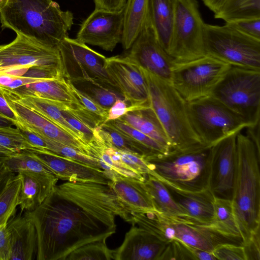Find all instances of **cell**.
Here are the masks:
<instances>
[{
	"instance_id": "cell-1",
	"label": "cell",
	"mask_w": 260,
	"mask_h": 260,
	"mask_svg": "<svg viewBox=\"0 0 260 260\" xmlns=\"http://www.w3.org/2000/svg\"><path fill=\"white\" fill-rule=\"evenodd\" d=\"M25 214L36 230L38 260H66L74 250L115 234L117 216L128 220L109 183L93 181L56 185L37 208Z\"/></svg>"
},
{
	"instance_id": "cell-2",
	"label": "cell",
	"mask_w": 260,
	"mask_h": 260,
	"mask_svg": "<svg viewBox=\"0 0 260 260\" xmlns=\"http://www.w3.org/2000/svg\"><path fill=\"white\" fill-rule=\"evenodd\" d=\"M74 16L53 0H9L0 11L2 28L57 47L68 37Z\"/></svg>"
},
{
	"instance_id": "cell-3",
	"label": "cell",
	"mask_w": 260,
	"mask_h": 260,
	"mask_svg": "<svg viewBox=\"0 0 260 260\" xmlns=\"http://www.w3.org/2000/svg\"><path fill=\"white\" fill-rule=\"evenodd\" d=\"M236 146L231 201L244 243L260 229V155L250 139L241 132L237 134Z\"/></svg>"
},
{
	"instance_id": "cell-4",
	"label": "cell",
	"mask_w": 260,
	"mask_h": 260,
	"mask_svg": "<svg viewBox=\"0 0 260 260\" xmlns=\"http://www.w3.org/2000/svg\"><path fill=\"white\" fill-rule=\"evenodd\" d=\"M212 146L203 144L144 158L150 174L165 184L183 191H199L209 188Z\"/></svg>"
},
{
	"instance_id": "cell-5",
	"label": "cell",
	"mask_w": 260,
	"mask_h": 260,
	"mask_svg": "<svg viewBox=\"0 0 260 260\" xmlns=\"http://www.w3.org/2000/svg\"><path fill=\"white\" fill-rule=\"evenodd\" d=\"M140 69L147 84L150 106L166 133L171 150L203 144L192 126L187 102L169 81Z\"/></svg>"
},
{
	"instance_id": "cell-6",
	"label": "cell",
	"mask_w": 260,
	"mask_h": 260,
	"mask_svg": "<svg viewBox=\"0 0 260 260\" xmlns=\"http://www.w3.org/2000/svg\"><path fill=\"white\" fill-rule=\"evenodd\" d=\"M211 95L250 126L260 121V70L231 66Z\"/></svg>"
},
{
	"instance_id": "cell-7",
	"label": "cell",
	"mask_w": 260,
	"mask_h": 260,
	"mask_svg": "<svg viewBox=\"0 0 260 260\" xmlns=\"http://www.w3.org/2000/svg\"><path fill=\"white\" fill-rule=\"evenodd\" d=\"M192 126L205 145L211 147L250 124L212 95L187 103Z\"/></svg>"
},
{
	"instance_id": "cell-8",
	"label": "cell",
	"mask_w": 260,
	"mask_h": 260,
	"mask_svg": "<svg viewBox=\"0 0 260 260\" xmlns=\"http://www.w3.org/2000/svg\"><path fill=\"white\" fill-rule=\"evenodd\" d=\"M206 55L231 66L260 70V40L244 34L228 23H205Z\"/></svg>"
},
{
	"instance_id": "cell-9",
	"label": "cell",
	"mask_w": 260,
	"mask_h": 260,
	"mask_svg": "<svg viewBox=\"0 0 260 260\" xmlns=\"http://www.w3.org/2000/svg\"><path fill=\"white\" fill-rule=\"evenodd\" d=\"M231 65L206 55L185 62H175L170 83L187 103L210 95Z\"/></svg>"
},
{
	"instance_id": "cell-10",
	"label": "cell",
	"mask_w": 260,
	"mask_h": 260,
	"mask_svg": "<svg viewBox=\"0 0 260 260\" xmlns=\"http://www.w3.org/2000/svg\"><path fill=\"white\" fill-rule=\"evenodd\" d=\"M204 25L197 0H175L174 20L168 53L175 62L206 55Z\"/></svg>"
},
{
	"instance_id": "cell-11",
	"label": "cell",
	"mask_w": 260,
	"mask_h": 260,
	"mask_svg": "<svg viewBox=\"0 0 260 260\" xmlns=\"http://www.w3.org/2000/svg\"><path fill=\"white\" fill-rule=\"evenodd\" d=\"M57 47L61 57L64 78L72 82H99L117 90L104 68L105 56L86 44L69 37L64 38Z\"/></svg>"
},
{
	"instance_id": "cell-12",
	"label": "cell",
	"mask_w": 260,
	"mask_h": 260,
	"mask_svg": "<svg viewBox=\"0 0 260 260\" xmlns=\"http://www.w3.org/2000/svg\"><path fill=\"white\" fill-rule=\"evenodd\" d=\"M163 240H179L190 246L211 252L220 244L243 243L220 232L213 223L198 220L187 215H171L161 213Z\"/></svg>"
},
{
	"instance_id": "cell-13",
	"label": "cell",
	"mask_w": 260,
	"mask_h": 260,
	"mask_svg": "<svg viewBox=\"0 0 260 260\" xmlns=\"http://www.w3.org/2000/svg\"><path fill=\"white\" fill-rule=\"evenodd\" d=\"M28 66L57 69L63 72L57 47L20 34H17L10 43L1 46L0 72L11 68Z\"/></svg>"
},
{
	"instance_id": "cell-14",
	"label": "cell",
	"mask_w": 260,
	"mask_h": 260,
	"mask_svg": "<svg viewBox=\"0 0 260 260\" xmlns=\"http://www.w3.org/2000/svg\"><path fill=\"white\" fill-rule=\"evenodd\" d=\"M104 68L115 88L137 109L149 107L147 84L140 66L127 55L106 58Z\"/></svg>"
},
{
	"instance_id": "cell-15",
	"label": "cell",
	"mask_w": 260,
	"mask_h": 260,
	"mask_svg": "<svg viewBox=\"0 0 260 260\" xmlns=\"http://www.w3.org/2000/svg\"><path fill=\"white\" fill-rule=\"evenodd\" d=\"M123 9L111 11L95 8L81 24L76 39L84 44L113 51L117 45L121 43Z\"/></svg>"
},
{
	"instance_id": "cell-16",
	"label": "cell",
	"mask_w": 260,
	"mask_h": 260,
	"mask_svg": "<svg viewBox=\"0 0 260 260\" xmlns=\"http://www.w3.org/2000/svg\"><path fill=\"white\" fill-rule=\"evenodd\" d=\"M127 54L140 67L170 83L173 59L158 42L148 15Z\"/></svg>"
},
{
	"instance_id": "cell-17",
	"label": "cell",
	"mask_w": 260,
	"mask_h": 260,
	"mask_svg": "<svg viewBox=\"0 0 260 260\" xmlns=\"http://www.w3.org/2000/svg\"><path fill=\"white\" fill-rule=\"evenodd\" d=\"M232 135L212 146L209 188L216 198L231 200L236 164V136Z\"/></svg>"
},
{
	"instance_id": "cell-18",
	"label": "cell",
	"mask_w": 260,
	"mask_h": 260,
	"mask_svg": "<svg viewBox=\"0 0 260 260\" xmlns=\"http://www.w3.org/2000/svg\"><path fill=\"white\" fill-rule=\"evenodd\" d=\"M48 168L58 179L67 181H93L109 184L111 180L101 169L57 154L47 149H25Z\"/></svg>"
},
{
	"instance_id": "cell-19",
	"label": "cell",
	"mask_w": 260,
	"mask_h": 260,
	"mask_svg": "<svg viewBox=\"0 0 260 260\" xmlns=\"http://www.w3.org/2000/svg\"><path fill=\"white\" fill-rule=\"evenodd\" d=\"M168 243L144 229L132 225L123 242L114 249L115 260H160Z\"/></svg>"
},
{
	"instance_id": "cell-20",
	"label": "cell",
	"mask_w": 260,
	"mask_h": 260,
	"mask_svg": "<svg viewBox=\"0 0 260 260\" xmlns=\"http://www.w3.org/2000/svg\"><path fill=\"white\" fill-rule=\"evenodd\" d=\"M109 184L128 215L127 222L132 213L156 210L144 181L118 175L111 180Z\"/></svg>"
},
{
	"instance_id": "cell-21",
	"label": "cell",
	"mask_w": 260,
	"mask_h": 260,
	"mask_svg": "<svg viewBox=\"0 0 260 260\" xmlns=\"http://www.w3.org/2000/svg\"><path fill=\"white\" fill-rule=\"evenodd\" d=\"M20 179L19 205L21 212L37 208L56 185L58 178L51 174L32 172L18 173Z\"/></svg>"
},
{
	"instance_id": "cell-22",
	"label": "cell",
	"mask_w": 260,
	"mask_h": 260,
	"mask_svg": "<svg viewBox=\"0 0 260 260\" xmlns=\"http://www.w3.org/2000/svg\"><path fill=\"white\" fill-rule=\"evenodd\" d=\"M11 239L10 260H31L37 252V232L31 219L25 213L8 221Z\"/></svg>"
},
{
	"instance_id": "cell-23",
	"label": "cell",
	"mask_w": 260,
	"mask_h": 260,
	"mask_svg": "<svg viewBox=\"0 0 260 260\" xmlns=\"http://www.w3.org/2000/svg\"><path fill=\"white\" fill-rule=\"evenodd\" d=\"M166 185L187 215L202 222H213L215 197L210 188L199 191H186Z\"/></svg>"
},
{
	"instance_id": "cell-24",
	"label": "cell",
	"mask_w": 260,
	"mask_h": 260,
	"mask_svg": "<svg viewBox=\"0 0 260 260\" xmlns=\"http://www.w3.org/2000/svg\"><path fill=\"white\" fill-rule=\"evenodd\" d=\"M6 90L16 96H35L58 102L81 104L70 90L64 77L43 80Z\"/></svg>"
},
{
	"instance_id": "cell-25",
	"label": "cell",
	"mask_w": 260,
	"mask_h": 260,
	"mask_svg": "<svg viewBox=\"0 0 260 260\" xmlns=\"http://www.w3.org/2000/svg\"><path fill=\"white\" fill-rule=\"evenodd\" d=\"M175 0H149L148 18L156 38L167 52L171 43Z\"/></svg>"
},
{
	"instance_id": "cell-26",
	"label": "cell",
	"mask_w": 260,
	"mask_h": 260,
	"mask_svg": "<svg viewBox=\"0 0 260 260\" xmlns=\"http://www.w3.org/2000/svg\"><path fill=\"white\" fill-rule=\"evenodd\" d=\"M171 150V143L150 106L126 113L119 119Z\"/></svg>"
},
{
	"instance_id": "cell-27",
	"label": "cell",
	"mask_w": 260,
	"mask_h": 260,
	"mask_svg": "<svg viewBox=\"0 0 260 260\" xmlns=\"http://www.w3.org/2000/svg\"><path fill=\"white\" fill-rule=\"evenodd\" d=\"M149 0H127L123 9L121 44L125 50L131 47L143 29L148 15Z\"/></svg>"
},
{
	"instance_id": "cell-28",
	"label": "cell",
	"mask_w": 260,
	"mask_h": 260,
	"mask_svg": "<svg viewBox=\"0 0 260 260\" xmlns=\"http://www.w3.org/2000/svg\"><path fill=\"white\" fill-rule=\"evenodd\" d=\"M3 89L16 101L35 111L67 134L86 144L84 142L83 137L80 133L73 128L65 119L61 110L54 101L35 96H16L7 90Z\"/></svg>"
},
{
	"instance_id": "cell-29",
	"label": "cell",
	"mask_w": 260,
	"mask_h": 260,
	"mask_svg": "<svg viewBox=\"0 0 260 260\" xmlns=\"http://www.w3.org/2000/svg\"><path fill=\"white\" fill-rule=\"evenodd\" d=\"M95 131L107 147L135 153L143 157L158 155L146 146L105 123L97 127Z\"/></svg>"
},
{
	"instance_id": "cell-30",
	"label": "cell",
	"mask_w": 260,
	"mask_h": 260,
	"mask_svg": "<svg viewBox=\"0 0 260 260\" xmlns=\"http://www.w3.org/2000/svg\"><path fill=\"white\" fill-rule=\"evenodd\" d=\"M144 183L156 210L171 215H187L173 199L166 184L160 180L148 174L145 176Z\"/></svg>"
},
{
	"instance_id": "cell-31",
	"label": "cell",
	"mask_w": 260,
	"mask_h": 260,
	"mask_svg": "<svg viewBox=\"0 0 260 260\" xmlns=\"http://www.w3.org/2000/svg\"><path fill=\"white\" fill-rule=\"evenodd\" d=\"M214 17L226 23L260 19V0H226Z\"/></svg>"
},
{
	"instance_id": "cell-32",
	"label": "cell",
	"mask_w": 260,
	"mask_h": 260,
	"mask_svg": "<svg viewBox=\"0 0 260 260\" xmlns=\"http://www.w3.org/2000/svg\"><path fill=\"white\" fill-rule=\"evenodd\" d=\"M213 222L220 232L238 240L243 244L231 200L215 197L214 218Z\"/></svg>"
},
{
	"instance_id": "cell-33",
	"label": "cell",
	"mask_w": 260,
	"mask_h": 260,
	"mask_svg": "<svg viewBox=\"0 0 260 260\" xmlns=\"http://www.w3.org/2000/svg\"><path fill=\"white\" fill-rule=\"evenodd\" d=\"M0 158L7 169L14 173L25 171L54 175L48 168L25 150L0 155Z\"/></svg>"
},
{
	"instance_id": "cell-34",
	"label": "cell",
	"mask_w": 260,
	"mask_h": 260,
	"mask_svg": "<svg viewBox=\"0 0 260 260\" xmlns=\"http://www.w3.org/2000/svg\"><path fill=\"white\" fill-rule=\"evenodd\" d=\"M20 184L19 175H14L0 193V226L7 224L19 205Z\"/></svg>"
},
{
	"instance_id": "cell-35",
	"label": "cell",
	"mask_w": 260,
	"mask_h": 260,
	"mask_svg": "<svg viewBox=\"0 0 260 260\" xmlns=\"http://www.w3.org/2000/svg\"><path fill=\"white\" fill-rule=\"evenodd\" d=\"M78 89L84 91L103 107L109 109L118 99H124L116 89L102 83L85 81L72 82Z\"/></svg>"
},
{
	"instance_id": "cell-36",
	"label": "cell",
	"mask_w": 260,
	"mask_h": 260,
	"mask_svg": "<svg viewBox=\"0 0 260 260\" xmlns=\"http://www.w3.org/2000/svg\"><path fill=\"white\" fill-rule=\"evenodd\" d=\"M104 123L146 146L157 154H166L169 152L154 140L119 119L109 121Z\"/></svg>"
},
{
	"instance_id": "cell-37",
	"label": "cell",
	"mask_w": 260,
	"mask_h": 260,
	"mask_svg": "<svg viewBox=\"0 0 260 260\" xmlns=\"http://www.w3.org/2000/svg\"><path fill=\"white\" fill-rule=\"evenodd\" d=\"M114 249H109L106 241L89 243L74 250L66 260L113 259Z\"/></svg>"
},
{
	"instance_id": "cell-38",
	"label": "cell",
	"mask_w": 260,
	"mask_h": 260,
	"mask_svg": "<svg viewBox=\"0 0 260 260\" xmlns=\"http://www.w3.org/2000/svg\"><path fill=\"white\" fill-rule=\"evenodd\" d=\"M46 144L47 150L62 156L71 158L82 164L99 168L98 161L72 147L62 144L53 140L39 135Z\"/></svg>"
},
{
	"instance_id": "cell-39",
	"label": "cell",
	"mask_w": 260,
	"mask_h": 260,
	"mask_svg": "<svg viewBox=\"0 0 260 260\" xmlns=\"http://www.w3.org/2000/svg\"><path fill=\"white\" fill-rule=\"evenodd\" d=\"M0 146L11 152L35 148L16 127H0Z\"/></svg>"
},
{
	"instance_id": "cell-40",
	"label": "cell",
	"mask_w": 260,
	"mask_h": 260,
	"mask_svg": "<svg viewBox=\"0 0 260 260\" xmlns=\"http://www.w3.org/2000/svg\"><path fill=\"white\" fill-rule=\"evenodd\" d=\"M65 79L70 90L80 104L89 112L102 118L105 123L109 109L103 107L87 93L77 88L70 80Z\"/></svg>"
},
{
	"instance_id": "cell-41",
	"label": "cell",
	"mask_w": 260,
	"mask_h": 260,
	"mask_svg": "<svg viewBox=\"0 0 260 260\" xmlns=\"http://www.w3.org/2000/svg\"><path fill=\"white\" fill-rule=\"evenodd\" d=\"M195 259L194 247L179 240H173L168 243L160 260Z\"/></svg>"
},
{
	"instance_id": "cell-42",
	"label": "cell",
	"mask_w": 260,
	"mask_h": 260,
	"mask_svg": "<svg viewBox=\"0 0 260 260\" xmlns=\"http://www.w3.org/2000/svg\"><path fill=\"white\" fill-rule=\"evenodd\" d=\"M213 254L217 259L246 260L243 245L232 243H223L216 245Z\"/></svg>"
},
{
	"instance_id": "cell-43",
	"label": "cell",
	"mask_w": 260,
	"mask_h": 260,
	"mask_svg": "<svg viewBox=\"0 0 260 260\" xmlns=\"http://www.w3.org/2000/svg\"><path fill=\"white\" fill-rule=\"evenodd\" d=\"M122 163L135 172L145 176L150 174L148 165L141 155L118 150Z\"/></svg>"
},
{
	"instance_id": "cell-44",
	"label": "cell",
	"mask_w": 260,
	"mask_h": 260,
	"mask_svg": "<svg viewBox=\"0 0 260 260\" xmlns=\"http://www.w3.org/2000/svg\"><path fill=\"white\" fill-rule=\"evenodd\" d=\"M226 23L246 35L260 40V19L238 20Z\"/></svg>"
},
{
	"instance_id": "cell-45",
	"label": "cell",
	"mask_w": 260,
	"mask_h": 260,
	"mask_svg": "<svg viewBox=\"0 0 260 260\" xmlns=\"http://www.w3.org/2000/svg\"><path fill=\"white\" fill-rule=\"evenodd\" d=\"M260 229L243 244L246 260L260 259Z\"/></svg>"
},
{
	"instance_id": "cell-46",
	"label": "cell",
	"mask_w": 260,
	"mask_h": 260,
	"mask_svg": "<svg viewBox=\"0 0 260 260\" xmlns=\"http://www.w3.org/2000/svg\"><path fill=\"white\" fill-rule=\"evenodd\" d=\"M15 126L19 130L23 138L35 148L47 149L46 143L38 134L18 121L15 122Z\"/></svg>"
},
{
	"instance_id": "cell-47",
	"label": "cell",
	"mask_w": 260,
	"mask_h": 260,
	"mask_svg": "<svg viewBox=\"0 0 260 260\" xmlns=\"http://www.w3.org/2000/svg\"><path fill=\"white\" fill-rule=\"evenodd\" d=\"M63 116L67 121L82 135L84 142L86 144L92 140L93 137L94 131L88 127L80 120H78L67 111L60 109Z\"/></svg>"
},
{
	"instance_id": "cell-48",
	"label": "cell",
	"mask_w": 260,
	"mask_h": 260,
	"mask_svg": "<svg viewBox=\"0 0 260 260\" xmlns=\"http://www.w3.org/2000/svg\"><path fill=\"white\" fill-rule=\"evenodd\" d=\"M135 110L137 109L135 107L130 106L124 99H118L109 109L105 122L118 119L127 112Z\"/></svg>"
},
{
	"instance_id": "cell-49",
	"label": "cell",
	"mask_w": 260,
	"mask_h": 260,
	"mask_svg": "<svg viewBox=\"0 0 260 260\" xmlns=\"http://www.w3.org/2000/svg\"><path fill=\"white\" fill-rule=\"evenodd\" d=\"M7 225L0 226V260H10L11 239Z\"/></svg>"
},
{
	"instance_id": "cell-50",
	"label": "cell",
	"mask_w": 260,
	"mask_h": 260,
	"mask_svg": "<svg viewBox=\"0 0 260 260\" xmlns=\"http://www.w3.org/2000/svg\"><path fill=\"white\" fill-rule=\"evenodd\" d=\"M95 8L111 11H119L124 9L126 0H93Z\"/></svg>"
},
{
	"instance_id": "cell-51",
	"label": "cell",
	"mask_w": 260,
	"mask_h": 260,
	"mask_svg": "<svg viewBox=\"0 0 260 260\" xmlns=\"http://www.w3.org/2000/svg\"><path fill=\"white\" fill-rule=\"evenodd\" d=\"M0 116L12 120L14 122L18 118L13 111L8 105L1 90L0 89Z\"/></svg>"
},
{
	"instance_id": "cell-52",
	"label": "cell",
	"mask_w": 260,
	"mask_h": 260,
	"mask_svg": "<svg viewBox=\"0 0 260 260\" xmlns=\"http://www.w3.org/2000/svg\"><path fill=\"white\" fill-rule=\"evenodd\" d=\"M259 124L260 121L254 125L246 127V136L250 139L254 144L259 155H260Z\"/></svg>"
},
{
	"instance_id": "cell-53",
	"label": "cell",
	"mask_w": 260,
	"mask_h": 260,
	"mask_svg": "<svg viewBox=\"0 0 260 260\" xmlns=\"http://www.w3.org/2000/svg\"><path fill=\"white\" fill-rule=\"evenodd\" d=\"M14 173L10 171L0 158V193Z\"/></svg>"
},
{
	"instance_id": "cell-54",
	"label": "cell",
	"mask_w": 260,
	"mask_h": 260,
	"mask_svg": "<svg viewBox=\"0 0 260 260\" xmlns=\"http://www.w3.org/2000/svg\"><path fill=\"white\" fill-rule=\"evenodd\" d=\"M205 5L214 13L222 6L226 0H202Z\"/></svg>"
},
{
	"instance_id": "cell-55",
	"label": "cell",
	"mask_w": 260,
	"mask_h": 260,
	"mask_svg": "<svg viewBox=\"0 0 260 260\" xmlns=\"http://www.w3.org/2000/svg\"><path fill=\"white\" fill-rule=\"evenodd\" d=\"M15 122L6 118L0 116V127H13Z\"/></svg>"
},
{
	"instance_id": "cell-56",
	"label": "cell",
	"mask_w": 260,
	"mask_h": 260,
	"mask_svg": "<svg viewBox=\"0 0 260 260\" xmlns=\"http://www.w3.org/2000/svg\"><path fill=\"white\" fill-rule=\"evenodd\" d=\"M12 153L6 148L0 146V155H7Z\"/></svg>"
},
{
	"instance_id": "cell-57",
	"label": "cell",
	"mask_w": 260,
	"mask_h": 260,
	"mask_svg": "<svg viewBox=\"0 0 260 260\" xmlns=\"http://www.w3.org/2000/svg\"><path fill=\"white\" fill-rule=\"evenodd\" d=\"M9 0H0V11L6 5Z\"/></svg>"
},
{
	"instance_id": "cell-58",
	"label": "cell",
	"mask_w": 260,
	"mask_h": 260,
	"mask_svg": "<svg viewBox=\"0 0 260 260\" xmlns=\"http://www.w3.org/2000/svg\"><path fill=\"white\" fill-rule=\"evenodd\" d=\"M1 45H0V47H1Z\"/></svg>"
}]
</instances>
